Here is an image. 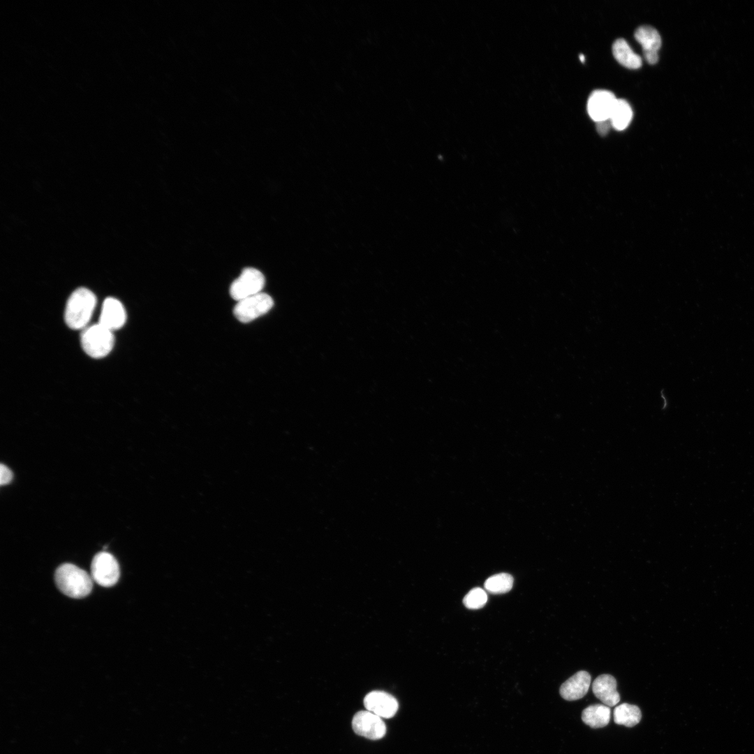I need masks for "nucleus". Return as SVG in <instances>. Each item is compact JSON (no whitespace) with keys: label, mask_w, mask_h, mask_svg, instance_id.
<instances>
[{"label":"nucleus","mask_w":754,"mask_h":754,"mask_svg":"<svg viewBox=\"0 0 754 754\" xmlns=\"http://www.w3.org/2000/svg\"><path fill=\"white\" fill-rule=\"evenodd\" d=\"M54 580L64 594L73 598L87 596L93 586L91 576L84 570L72 563L59 566L55 571Z\"/></svg>","instance_id":"obj_1"},{"label":"nucleus","mask_w":754,"mask_h":754,"mask_svg":"<svg viewBox=\"0 0 754 754\" xmlns=\"http://www.w3.org/2000/svg\"><path fill=\"white\" fill-rule=\"evenodd\" d=\"M96 304V295L89 289L79 288L69 297L64 312L68 327L83 330L88 326Z\"/></svg>","instance_id":"obj_2"},{"label":"nucleus","mask_w":754,"mask_h":754,"mask_svg":"<svg viewBox=\"0 0 754 754\" xmlns=\"http://www.w3.org/2000/svg\"><path fill=\"white\" fill-rule=\"evenodd\" d=\"M84 352L93 358H102L112 350L114 337L112 331L99 323L87 326L80 335Z\"/></svg>","instance_id":"obj_3"},{"label":"nucleus","mask_w":754,"mask_h":754,"mask_svg":"<svg viewBox=\"0 0 754 754\" xmlns=\"http://www.w3.org/2000/svg\"><path fill=\"white\" fill-rule=\"evenodd\" d=\"M265 283L263 273L253 267L244 268L230 287V294L236 301L261 293Z\"/></svg>","instance_id":"obj_4"},{"label":"nucleus","mask_w":754,"mask_h":754,"mask_svg":"<svg viewBox=\"0 0 754 754\" xmlns=\"http://www.w3.org/2000/svg\"><path fill=\"white\" fill-rule=\"evenodd\" d=\"M119 566L111 554L101 552L96 554L91 564V576L98 584L110 587L114 585L119 577Z\"/></svg>","instance_id":"obj_5"},{"label":"nucleus","mask_w":754,"mask_h":754,"mask_svg":"<svg viewBox=\"0 0 754 754\" xmlns=\"http://www.w3.org/2000/svg\"><path fill=\"white\" fill-rule=\"evenodd\" d=\"M273 305L272 298L261 292L238 301L233 309V313L240 322L249 323L267 313Z\"/></svg>","instance_id":"obj_6"},{"label":"nucleus","mask_w":754,"mask_h":754,"mask_svg":"<svg viewBox=\"0 0 754 754\" xmlns=\"http://www.w3.org/2000/svg\"><path fill=\"white\" fill-rule=\"evenodd\" d=\"M353 729L356 734L365 738L377 740L386 733V726L382 718L369 711H360L352 720Z\"/></svg>","instance_id":"obj_7"},{"label":"nucleus","mask_w":754,"mask_h":754,"mask_svg":"<svg viewBox=\"0 0 754 754\" xmlns=\"http://www.w3.org/2000/svg\"><path fill=\"white\" fill-rule=\"evenodd\" d=\"M617 98L607 90L598 89L593 91L587 101V112L596 122L609 120Z\"/></svg>","instance_id":"obj_8"},{"label":"nucleus","mask_w":754,"mask_h":754,"mask_svg":"<svg viewBox=\"0 0 754 754\" xmlns=\"http://www.w3.org/2000/svg\"><path fill=\"white\" fill-rule=\"evenodd\" d=\"M364 704L367 711L385 718L393 717L399 708L394 697L379 690L369 693L364 699Z\"/></svg>","instance_id":"obj_9"},{"label":"nucleus","mask_w":754,"mask_h":754,"mask_svg":"<svg viewBox=\"0 0 754 754\" xmlns=\"http://www.w3.org/2000/svg\"><path fill=\"white\" fill-rule=\"evenodd\" d=\"M126 320V313L123 304L114 297L106 298L103 304L99 323L114 331L121 328Z\"/></svg>","instance_id":"obj_10"},{"label":"nucleus","mask_w":754,"mask_h":754,"mask_svg":"<svg viewBox=\"0 0 754 754\" xmlns=\"http://www.w3.org/2000/svg\"><path fill=\"white\" fill-rule=\"evenodd\" d=\"M591 678L589 672L579 671L566 680L561 686L559 692L566 700L573 701L582 698L588 692Z\"/></svg>","instance_id":"obj_11"},{"label":"nucleus","mask_w":754,"mask_h":754,"mask_svg":"<svg viewBox=\"0 0 754 754\" xmlns=\"http://www.w3.org/2000/svg\"><path fill=\"white\" fill-rule=\"evenodd\" d=\"M616 685V681L613 676L607 674H601L593 681L592 690L596 697L605 705L612 707L620 701Z\"/></svg>","instance_id":"obj_12"},{"label":"nucleus","mask_w":754,"mask_h":754,"mask_svg":"<svg viewBox=\"0 0 754 754\" xmlns=\"http://www.w3.org/2000/svg\"><path fill=\"white\" fill-rule=\"evenodd\" d=\"M612 53L615 59L623 66L630 69H637L642 66V59L635 53L628 43L623 38L616 40L612 45Z\"/></svg>","instance_id":"obj_13"},{"label":"nucleus","mask_w":754,"mask_h":754,"mask_svg":"<svg viewBox=\"0 0 754 754\" xmlns=\"http://www.w3.org/2000/svg\"><path fill=\"white\" fill-rule=\"evenodd\" d=\"M634 36L642 47L643 54L658 53L662 40L655 28L648 25L641 26L636 29Z\"/></svg>","instance_id":"obj_14"},{"label":"nucleus","mask_w":754,"mask_h":754,"mask_svg":"<svg viewBox=\"0 0 754 754\" xmlns=\"http://www.w3.org/2000/svg\"><path fill=\"white\" fill-rule=\"evenodd\" d=\"M610 714L609 707L596 704L590 705L583 710L582 719L585 724L592 728H600L609 723Z\"/></svg>","instance_id":"obj_15"},{"label":"nucleus","mask_w":754,"mask_h":754,"mask_svg":"<svg viewBox=\"0 0 754 754\" xmlns=\"http://www.w3.org/2000/svg\"><path fill=\"white\" fill-rule=\"evenodd\" d=\"M632 118L633 110L630 104L624 99L617 98L609 119L612 127L617 131H623L628 126Z\"/></svg>","instance_id":"obj_16"},{"label":"nucleus","mask_w":754,"mask_h":754,"mask_svg":"<svg viewBox=\"0 0 754 754\" xmlns=\"http://www.w3.org/2000/svg\"><path fill=\"white\" fill-rule=\"evenodd\" d=\"M613 716L616 724L630 727L640 723L642 713L637 706L623 703L614 708Z\"/></svg>","instance_id":"obj_17"},{"label":"nucleus","mask_w":754,"mask_h":754,"mask_svg":"<svg viewBox=\"0 0 754 754\" xmlns=\"http://www.w3.org/2000/svg\"><path fill=\"white\" fill-rule=\"evenodd\" d=\"M512 585L513 577L508 573L494 575L484 584L486 591L494 594L505 593L512 589Z\"/></svg>","instance_id":"obj_18"},{"label":"nucleus","mask_w":754,"mask_h":754,"mask_svg":"<svg viewBox=\"0 0 754 754\" xmlns=\"http://www.w3.org/2000/svg\"><path fill=\"white\" fill-rule=\"evenodd\" d=\"M487 601L485 591L480 587L471 589L464 598L463 603L468 609H477L485 606Z\"/></svg>","instance_id":"obj_19"},{"label":"nucleus","mask_w":754,"mask_h":754,"mask_svg":"<svg viewBox=\"0 0 754 754\" xmlns=\"http://www.w3.org/2000/svg\"><path fill=\"white\" fill-rule=\"evenodd\" d=\"M13 478V473L4 464H1L0 467V483L1 485L9 483Z\"/></svg>","instance_id":"obj_20"},{"label":"nucleus","mask_w":754,"mask_h":754,"mask_svg":"<svg viewBox=\"0 0 754 754\" xmlns=\"http://www.w3.org/2000/svg\"><path fill=\"white\" fill-rule=\"evenodd\" d=\"M612 125L609 120L596 122V130L600 135H605L608 133Z\"/></svg>","instance_id":"obj_21"},{"label":"nucleus","mask_w":754,"mask_h":754,"mask_svg":"<svg viewBox=\"0 0 754 754\" xmlns=\"http://www.w3.org/2000/svg\"><path fill=\"white\" fill-rule=\"evenodd\" d=\"M579 59H580V61H581L582 62H584V59H585V58H584V56L583 54H580V55H579Z\"/></svg>","instance_id":"obj_22"}]
</instances>
